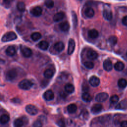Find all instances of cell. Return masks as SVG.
Returning <instances> with one entry per match:
<instances>
[{
    "label": "cell",
    "instance_id": "cell-9",
    "mask_svg": "<svg viewBox=\"0 0 127 127\" xmlns=\"http://www.w3.org/2000/svg\"><path fill=\"white\" fill-rule=\"evenodd\" d=\"M89 84L92 86L97 87L99 85L100 80L98 77H97L96 76L93 75L90 78L89 80Z\"/></svg>",
    "mask_w": 127,
    "mask_h": 127
},
{
    "label": "cell",
    "instance_id": "cell-27",
    "mask_svg": "<svg viewBox=\"0 0 127 127\" xmlns=\"http://www.w3.org/2000/svg\"><path fill=\"white\" fill-rule=\"evenodd\" d=\"M114 67L116 70L121 71L124 69L125 67V64L122 62H118L114 64Z\"/></svg>",
    "mask_w": 127,
    "mask_h": 127
},
{
    "label": "cell",
    "instance_id": "cell-38",
    "mask_svg": "<svg viewBox=\"0 0 127 127\" xmlns=\"http://www.w3.org/2000/svg\"><path fill=\"white\" fill-rule=\"evenodd\" d=\"M119 100V97L117 95H114L112 96L110 99V101L111 103H112L113 104L117 103L118 102Z\"/></svg>",
    "mask_w": 127,
    "mask_h": 127
},
{
    "label": "cell",
    "instance_id": "cell-31",
    "mask_svg": "<svg viewBox=\"0 0 127 127\" xmlns=\"http://www.w3.org/2000/svg\"><path fill=\"white\" fill-rule=\"evenodd\" d=\"M118 85L121 88H124L127 85V81L124 78H121L118 81Z\"/></svg>",
    "mask_w": 127,
    "mask_h": 127
},
{
    "label": "cell",
    "instance_id": "cell-17",
    "mask_svg": "<svg viewBox=\"0 0 127 127\" xmlns=\"http://www.w3.org/2000/svg\"><path fill=\"white\" fill-rule=\"evenodd\" d=\"M103 15L104 18L108 21L111 20L112 18V16H113L112 11L107 9H104L103 12Z\"/></svg>",
    "mask_w": 127,
    "mask_h": 127
},
{
    "label": "cell",
    "instance_id": "cell-7",
    "mask_svg": "<svg viewBox=\"0 0 127 127\" xmlns=\"http://www.w3.org/2000/svg\"><path fill=\"white\" fill-rule=\"evenodd\" d=\"M30 13L34 16L39 17L42 13V9L40 6H36L30 10Z\"/></svg>",
    "mask_w": 127,
    "mask_h": 127
},
{
    "label": "cell",
    "instance_id": "cell-32",
    "mask_svg": "<svg viewBox=\"0 0 127 127\" xmlns=\"http://www.w3.org/2000/svg\"><path fill=\"white\" fill-rule=\"evenodd\" d=\"M72 17V22L73 23V26L74 28H75L77 25V16L76 14L74 11H72L71 12Z\"/></svg>",
    "mask_w": 127,
    "mask_h": 127
},
{
    "label": "cell",
    "instance_id": "cell-39",
    "mask_svg": "<svg viewBox=\"0 0 127 127\" xmlns=\"http://www.w3.org/2000/svg\"><path fill=\"white\" fill-rule=\"evenodd\" d=\"M43 124L39 120L35 121L33 124V127H42Z\"/></svg>",
    "mask_w": 127,
    "mask_h": 127
},
{
    "label": "cell",
    "instance_id": "cell-13",
    "mask_svg": "<svg viewBox=\"0 0 127 127\" xmlns=\"http://www.w3.org/2000/svg\"><path fill=\"white\" fill-rule=\"evenodd\" d=\"M103 109V106L100 104H95L91 108V111L93 114H96L100 113Z\"/></svg>",
    "mask_w": 127,
    "mask_h": 127
},
{
    "label": "cell",
    "instance_id": "cell-28",
    "mask_svg": "<svg viewBox=\"0 0 127 127\" xmlns=\"http://www.w3.org/2000/svg\"><path fill=\"white\" fill-rule=\"evenodd\" d=\"M77 109V106L74 104H70L68 105L67 107V110L70 114H73L75 113Z\"/></svg>",
    "mask_w": 127,
    "mask_h": 127
},
{
    "label": "cell",
    "instance_id": "cell-44",
    "mask_svg": "<svg viewBox=\"0 0 127 127\" xmlns=\"http://www.w3.org/2000/svg\"><path fill=\"white\" fill-rule=\"evenodd\" d=\"M3 2L5 5H6L7 7H9L10 5V1L9 0H3Z\"/></svg>",
    "mask_w": 127,
    "mask_h": 127
},
{
    "label": "cell",
    "instance_id": "cell-19",
    "mask_svg": "<svg viewBox=\"0 0 127 127\" xmlns=\"http://www.w3.org/2000/svg\"><path fill=\"white\" fill-rule=\"evenodd\" d=\"M54 48L56 51L61 52L64 50V45L62 42H58L55 44Z\"/></svg>",
    "mask_w": 127,
    "mask_h": 127
},
{
    "label": "cell",
    "instance_id": "cell-1",
    "mask_svg": "<svg viewBox=\"0 0 127 127\" xmlns=\"http://www.w3.org/2000/svg\"><path fill=\"white\" fill-rule=\"evenodd\" d=\"M17 38L16 33L13 31H9L5 33L1 38V41L3 42H7L13 41Z\"/></svg>",
    "mask_w": 127,
    "mask_h": 127
},
{
    "label": "cell",
    "instance_id": "cell-25",
    "mask_svg": "<svg viewBox=\"0 0 127 127\" xmlns=\"http://www.w3.org/2000/svg\"><path fill=\"white\" fill-rule=\"evenodd\" d=\"M54 74V72L53 70L50 68L47 69L46 70H45V71L44 72V77L48 79L51 78L53 76Z\"/></svg>",
    "mask_w": 127,
    "mask_h": 127
},
{
    "label": "cell",
    "instance_id": "cell-4",
    "mask_svg": "<svg viewBox=\"0 0 127 127\" xmlns=\"http://www.w3.org/2000/svg\"><path fill=\"white\" fill-rule=\"evenodd\" d=\"M25 110L27 113H28L30 115H35L38 112V109L33 105L29 104L27 105L25 107Z\"/></svg>",
    "mask_w": 127,
    "mask_h": 127
},
{
    "label": "cell",
    "instance_id": "cell-24",
    "mask_svg": "<svg viewBox=\"0 0 127 127\" xmlns=\"http://www.w3.org/2000/svg\"><path fill=\"white\" fill-rule=\"evenodd\" d=\"M9 121V117L7 114H2L0 116V124L4 125Z\"/></svg>",
    "mask_w": 127,
    "mask_h": 127
},
{
    "label": "cell",
    "instance_id": "cell-33",
    "mask_svg": "<svg viewBox=\"0 0 127 127\" xmlns=\"http://www.w3.org/2000/svg\"><path fill=\"white\" fill-rule=\"evenodd\" d=\"M14 127H22L23 125V121L20 118L16 119L13 122Z\"/></svg>",
    "mask_w": 127,
    "mask_h": 127
},
{
    "label": "cell",
    "instance_id": "cell-43",
    "mask_svg": "<svg viewBox=\"0 0 127 127\" xmlns=\"http://www.w3.org/2000/svg\"><path fill=\"white\" fill-rule=\"evenodd\" d=\"M121 127H127V121H123L121 123Z\"/></svg>",
    "mask_w": 127,
    "mask_h": 127
},
{
    "label": "cell",
    "instance_id": "cell-45",
    "mask_svg": "<svg viewBox=\"0 0 127 127\" xmlns=\"http://www.w3.org/2000/svg\"></svg>",
    "mask_w": 127,
    "mask_h": 127
},
{
    "label": "cell",
    "instance_id": "cell-16",
    "mask_svg": "<svg viewBox=\"0 0 127 127\" xmlns=\"http://www.w3.org/2000/svg\"><path fill=\"white\" fill-rule=\"evenodd\" d=\"M127 108V101L126 99L123 100L119 103L115 107L116 109L125 110Z\"/></svg>",
    "mask_w": 127,
    "mask_h": 127
},
{
    "label": "cell",
    "instance_id": "cell-11",
    "mask_svg": "<svg viewBox=\"0 0 127 127\" xmlns=\"http://www.w3.org/2000/svg\"><path fill=\"white\" fill-rule=\"evenodd\" d=\"M21 53L25 58H29L32 55V52L31 49L26 47H23L21 48Z\"/></svg>",
    "mask_w": 127,
    "mask_h": 127
},
{
    "label": "cell",
    "instance_id": "cell-30",
    "mask_svg": "<svg viewBox=\"0 0 127 127\" xmlns=\"http://www.w3.org/2000/svg\"><path fill=\"white\" fill-rule=\"evenodd\" d=\"M41 37H42V35H41V33H40L39 32H33L31 35V38L32 40L34 41H38L39 40H40L41 38Z\"/></svg>",
    "mask_w": 127,
    "mask_h": 127
},
{
    "label": "cell",
    "instance_id": "cell-2",
    "mask_svg": "<svg viewBox=\"0 0 127 127\" xmlns=\"http://www.w3.org/2000/svg\"><path fill=\"white\" fill-rule=\"evenodd\" d=\"M32 82L29 79H24L22 80L18 84L19 87L24 90H29L32 86Z\"/></svg>",
    "mask_w": 127,
    "mask_h": 127
},
{
    "label": "cell",
    "instance_id": "cell-15",
    "mask_svg": "<svg viewBox=\"0 0 127 127\" xmlns=\"http://www.w3.org/2000/svg\"><path fill=\"white\" fill-rule=\"evenodd\" d=\"M65 14L63 11L59 12L57 13H56L54 17H53V20L55 22H59L61 21L63 19V18L64 17Z\"/></svg>",
    "mask_w": 127,
    "mask_h": 127
},
{
    "label": "cell",
    "instance_id": "cell-35",
    "mask_svg": "<svg viewBox=\"0 0 127 127\" xmlns=\"http://www.w3.org/2000/svg\"><path fill=\"white\" fill-rule=\"evenodd\" d=\"M108 41L111 45H115L117 43L118 39L115 36H111L109 38Z\"/></svg>",
    "mask_w": 127,
    "mask_h": 127
},
{
    "label": "cell",
    "instance_id": "cell-34",
    "mask_svg": "<svg viewBox=\"0 0 127 127\" xmlns=\"http://www.w3.org/2000/svg\"><path fill=\"white\" fill-rule=\"evenodd\" d=\"M16 7L19 11H24L25 9V4L22 1H19L17 3Z\"/></svg>",
    "mask_w": 127,
    "mask_h": 127
},
{
    "label": "cell",
    "instance_id": "cell-23",
    "mask_svg": "<svg viewBox=\"0 0 127 127\" xmlns=\"http://www.w3.org/2000/svg\"><path fill=\"white\" fill-rule=\"evenodd\" d=\"M94 10L91 7H87L85 10V14L88 18L93 17L94 15Z\"/></svg>",
    "mask_w": 127,
    "mask_h": 127
},
{
    "label": "cell",
    "instance_id": "cell-20",
    "mask_svg": "<svg viewBox=\"0 0 127 127\" xmlns=\"http://www.w3.org/2000/svg\"><path fill=\"white\" fill-rule=\"evenodd\" d=\"M6 54L10 57L13 56L16 53V50L12 46H10L7 48L5 50Z\"/></svg>",
    "mask_w": 127,
    "mask_h": 127
},
{
    "label": "cell",
    "instance_id": "cell-29",
    "mask_svg": "<svg viewBox=\"0 0 127 127\" xmlns=\"http://www.w3.org/2000/svg\"><path fill=\"white\" fill-rule=\"evenodd\" d=\"M82 99L84 101L88 102L91 101L92 100V97L89 93L87 92H84L82 95Z\"/></svg>",
    "mask_w": 127,
    "mask_h": 127
},
{
    "label": "cell",
    "instance_id": "cell-26",
    "mask_svg": "<svg viewBox=\"0 0 127 127\" xmlns=\"http://www.w3.org/2000/svg\"><path fill=\"white\" fill-rule=\"evenodd\" d=\"M39 48L44 51H46L49 47V43L46 41H42L38 44Z\"/></svg>",
    "mask_w": 127,
    "mask_h": 127
},
{
    "label": "cell",
    "instance_id": "cell-12",
    "mask_svg": "<svg viewBox=\"0 0 127 127\" xmlns=\"http://www.w3.org/2000/svg\"><path fill=\"white\" fill-rule=\"evenodd\" d=\"M104 69L107 71H110L113 69V64L112 62L109 59L105 60L103 62Z\"/></svg>",
    "mask_w": 127,
    "mask_h": 127
},
{
    "label": "cell",
    "instance_id": "cell-5",
    "mask_svg": "<svg viewBox=\"0 0 127 127\" xmlns=\"http://www.w3.org/2000/svg\"><path fill=\"white\" fill-rule=\"evenodd\" d=\"M109 97L108 94L106 92H101L96 95L95 100L98 102H103L105 101Z\"/></svg>",
    "mask_w": 127,
    "mask_h": 127
},
{
    "label": "cell",
    "instance_id": "cell-10",
    "mask_svg": "<svg viewBox=\"0 0 127 127\" xmlns=\"http://www.w3.org/2000/svg\"><path fill=\"white\" fill-rule=\"evenodd\" d=\"M43 98L46 101L52 100L54 98V93L51 90H48L44 92Z\"/></svg>",
    "mask_w": 127,
    "mask_h": 127
},
{
    "label": "cell",
    "instance_id": "cell-36",
    "mask_svg": "<svg viewBox=\"0 0 127 127\" xmlns=\"http://www.w3.org/2000/svg\"><path fill=\"white\" fill-rule=\"evenodd\" d=\"M45 4L49 8H52L54 5V2L53 0H45Z\"/></svg>",
    "mask_w": 127,
    "mask_h": 127
},
{
    "label": "cell",
    "instance_id": "cell-8",
    "mask_svg": "<svg viewBox=\"0 0 127 127\" xmlns=\"http://www.w3.org/2000/svg\"><path fill=\"white\" fill-rule=\"evenodd\" d=\"M75 43L73 39H70L68 41V47H67V54L68 55H71L75 49Z\"/></svg>",
    "mask_w": 127,
    "mask_h": 127
},
{
    "label": "cell",
    "instance_id": "cell-14",
    "mask_svg": "<svg viewBox=\"0 0 127 127\" xmlns=\"http://www.w3.org/2000/svg\"><path fill=\"white\" fill-rule=\"evenodd\" d=\"M86 56L88 59L91 60H94L97 58L98 54L96 51L93 50H89L87 52Z\"/></svg>",
    "mask_w": 127,
    "mask_h": 127
},
{
    "label": "cell",
    "instance_id": "cell-40",
    "mask_svg": "<svg viewBox=\"0 0 127 127\" xmlns=\"http://www.w3.org/2000/svg\"><path fill=\"white\" fill-rule=\"evenodd\" d=\"M57 124L60 127H65V124L63 119L59 120L57 122Z\"/></svg>",
    "mask_w": 127,
    "mask_h": 127
},
{
    "label": "cell",
    "instance_id": "cell-21",
    "mask_svg": "<svg viewBox=\"0 0 127 127\" xmlns=\"http://www.w3.org/2000/svg\"><path fill=\"white\" fill-rule=\"evenodd\" d=\"M88 36L91 39L97 38L99 36V33L95 29H92L90 30L88 32Z\"/></svg>",
    "mask_w": 127,
    "mask_h": 127
},
{
    "label": "cell",
    "instance_id": "cell-6",
    "mask_svg": "<svg viewBox=\"0 0 127 127\" xmlns=\"http://www.w3.org/2000/svg\"><path fill=\"white\" fill-rule=\"evenodd\" d=\"M98 122L101 125H106L108 124L111 119V115H105L99 117L97 119Z\"/></svg>",
    "mask_w": 127,
    "mask_h": 127
},
{
    "label": "cell",
    "instance_id": "cell-41",
    "mask_svg": "<svg viewBox=\"0 0 127 127\" xmlns=\"http://www.w3.org/2000/svg\"><path fill=\"white\" fill-rule=\"evenodd\" d=\"M122 22L123 24V25L125 26H127V15L124 16L122 20Z\"/></svg>",
    "mask_w": 127,
    "mask_h": 127
},
{
    "label": "cell",
    "instance_id": "cell-18",
    "mask_svg": "<svg viewBox=\"0 0 127 127\" xmlns=\"http://www.w3.org/2000/svg\"><path fill=\"white\" fill-rule=\"evenodd\" d=\"M60 29L63 32H67L69 29V24L67 21H64L59 24Z\"/></svg>",
    "mask_w": 127,
    "mask_h": 127
},
{
    "label": "cell",
    "instance_id": "cell-37",
    "mask_svg": "<svg viewBox=\"0 0 127 127\" xmlns=\"http://www.w3.org/2000/svg\"><path fill=\"white\" fill-rule=\"evenodd\" d=\"M84 65L85 66V67L88 69H92L94 67V64L90 61H87L85 62L84 63Z\"/></svg>",
    "mask_w": 127,
    "mask_h": 127
},
{
    "label": "cell",
    "instance_id": "cell-22",
    "mask_svg": "<svg viewBox=\"0 0 127 127\" xmlns=\"http://www.w3.org/2000/svg\"><path fill=\"white\" fill-rule=\"evenodd\" d=\"M64 90L66 93L71 94L74 91V87L72 84L67 83L64 86Z\"/></svg>",
    "mask_w": 127,
    "mask_h": 127
},
{
    "label": "cell",
    "instance_id": "cell-3",
    "mask_svg": "<svg viewBox=\"0 0 127 127\" xmlns=\"http://www.w3.org/2000/svg\"><path fill=\"white\" fill-rule=\"evenodd\" d=\"M17 76V72L16 69L14 68L10 69L8 70L5 73V78L7 80L13 81L14 80Z\"/></svg>",
    "mask_w": 127,
    "mask_h": 127
},
{
    "label": "cell",
    "instance_id": "cell-42",
    "mask_svg": "<svg viewBox=\"0 0 127 127\" xmlns=\"http://www.w3.org/2000/svg\"><path fill=\"white\" fill-rule=\"evenodd\" d=\"M21 20H22V19H21V17H16L14 19V23H20L21 21Z\"/></svg>",
    "mask_w": 127,
    "mask_h": 127
}]
</instances>
